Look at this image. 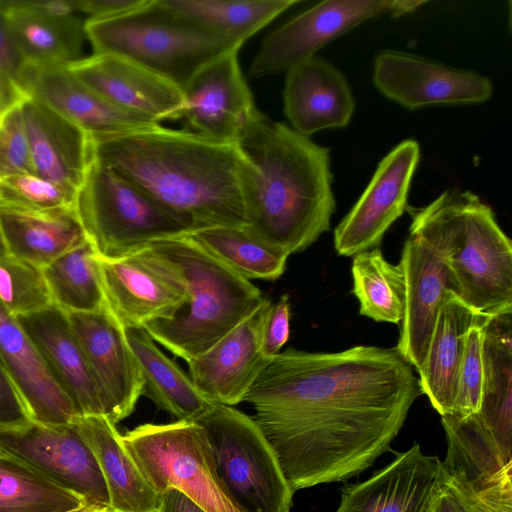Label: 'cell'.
Here are the masks:
<instances>
[{
    "instance_id": "1",
    "label": "cell",
    "mask_w": 512,
    "mask_h": 512,
    "mask_svg": "<svg viewBox=\"0 0 512 512\" xmlns=\"http://www.w3.org/2000/svg\"><path fill=\"white\" fill-rule=\"evenodd\" d=\"M422 394L396 348H289L270 359L244 397L295 493L361 474L390 450Z\"/></svg>"
},
{
    "instance_id": "2",
    "label": "cell",
    "mask_w": 512,
    "mask_h": 512,
    "mask_svg": "<svg viewBox=\"0 0 512 512\" xmlns=\"http://www.w3.org/2000/svg\"><path fill=\"white\" fill-rule=\"evenodd\" d=\"M93 157L175 213L191 233L247 223L246 161L236 142L158 124L93 140Z\"/></svg>"
},
{
    "instance_id": "3",
    "label": "cell",
    "mask_w": 512,
    "mask_h": 512,
    "mask_svg": "<svg viewBox=\"0 0 512 512\" xmlns=\"http://www.w3.org/2000/svg\"><path fill=\"white\" fill-rule=\"evenodd\" d=\"M236 144L246 161L244 227L288 255L304 251L335 210L329 149L260 111Z\"/></svg>"
},
{
    "instance_id": "4",
    "label": "cell",
    "mask_w": 512,
    "mask_h": 512,
    "mask_svg": "<svg viewBox=\"0 0 512 512\" xmlns=\"http://www.w3.org/2000/svg\"><path fill=\"white\" fill-rule=\"evenodd\" d=\"M409 212L410 233L445 258L460 300L484 315L512 312V244L489 205L453 188Z\"/></svg>"
},
{
    "instance_id": "5",
    "label": "cell",
    "mask_w": 512,
    "mask_h": 512,
    "mask_svg": "<svg viewBox=\"0 0 512 512\" xmlns=\"http://www.w3.org/2000/svg\"><path fill=\"white\" fill-rule=\"evenodd\" d=\"M178 273L185 300L169 319L143 326L155 342L186 362L209 350L262 303L261 291L187 235L149 246Z\"/></svg>"
},
{
    "instance_id": "6",
    "label": "cell",
    "mask_w": 512,
    "mask_h": 512,
    "mask_svg": "<svg viewBox=\"0 0 512 512\" xmlns=\"http://www.w3.org/2000/svg\"><path fill=\"white\" fill-rule=\"evenodd\" d=\"M84 28L94 53L126 58L181 90L203 67L243 45L197 24L163 0H146L115 16L88 18Z\"/></svg>"
},
{
    "instance_id": "7",
    "label": "cell",
    "mask_w": 512,
    "mask_h": 512,
    "mask_svg": "<svg viewBox=\"0 0 512 512\" xmlns=\"http://www.w3.org/2000/svg\"><path fill=\"white\" fill-rule=\"evenodd\" d=\"M77 211L88 241L105 259L191 233L180 217L141 187L95 161L79 192Z\"/></svg>"
},
{
    "instance_id": "8",
    "label": "cell",
    "mask_w": 512,
    "mask_h": 512,
    "mask_svg": "<svg viewBox=\"0 0 512 512\" xmlns=\"http://www.w3.org/2000/svg\"><path fill=\"white\" fill-rule=\"evenodd\" d=\"M121 436L140 472L159 496L175 488L206 512H245L222 483L208 438L198 422L147 423Z\"/></svg>"
},
{
    "instance_id": "9",
    "label": "cell",
    "mask_w": 512,
    "mask_h": 512,
    "mask_svg": "<svg viewBox=\"0 0 512 512\" xmlns=\"http://www.w3.org/2000/svg\"><path fill=\"white\" fill-rule=\"evenodd\" d=\"M218 475L245 512H290L294 492L252 417L219 403L199 418Z\"/></svg>"
},
{
    "instance_id": "10",
    "label": "cell",
    "mask_w": 512,
    "mask_h": 512,
    "mask_svg": "<svg viewBox=\"0 0 512 512\" xmlns=\"http://www.w3.org/2000/svg\"><path fill=\"white\" fill-rule=\"evenodd\" d=\"M0 456L23 463L55 484L77 493L89 505L110 509L97 460L72 422L46 425L31 420L22 425L2 426Z\"/></svg>"
},
{
    "instance_id": "11",
    "label": "cell",
    "mask_w": 512,
    "mask_h": 512,
    "mask_svg": "<svg viewBox=\"0 0 512 512\" xmlns=\"http://www.w3.org/2000/svg\"><path fill=\"white\" fill-rule=\"evenodd\" d=\"M98 265L106 307L124 327L169 319L185 300L182 279L150 247Z\"/></svg>"
},
{
    "instance_id": "12",
    "label": "cell",
    "mask_w": 512,
    "mask_h": 512,
    "mask_svg": "<svg viewBox=\"0 0 512 512\" xmlns=\"http://www.w3.org/2000/svg\"><path fill=\"white\" fill-rule=\"evenodd\" d=\"M395 10L396 0L319 2L265 36L249 76L261 78L287 71L362 22L387 13L395 16Z\"/></svg>"
},
{
    "instance_id": "13",
    "label": "cell",
    "mask_w": 512,
    "mask_h": 512,
    "mask_svg": "<svg viewBox=\"0 0 512 512\" xmlns=\"http://www.w3.org/2000/svg\"><path fill=\"white\" fill-rule=\"evenodd\" d=\"M419 159V144L406 139L381 160L362 195L334 231L338 255L355 256L379 246L407 208Z\"/></svg>"
},
{
    "instance_id": "14",
    "label": "cell",
    "mask_w": 512,
    "mask_h": 512,
    "mask_svg": "<svg viewBox=\"0 0 512 512\" xmlns=\"http://www.w3.org/2000/svg\"><path fill=\"white\" fill-rule=\"evenodd\" d=\"M373 82L385 97L410 110L481 103L493 92L491 81L481 74L395 50L376 56Z\"/></svg>"
},
{
    "instance_id": "15",
    "label": "cell",
    "mask_w": 512,
    "mask_h": 512,
    "mask_svg": "<svg viewBox=\"0 0 512 512\" xmlns=\"http://www.w3.org/2000/svg\"><path fill=\"white\" fill-rule=\"evenodd\" d=\"M101 395L105 417L117 424L135 409L143 379L124 326L107 307L66 313Z\"/></svg>"
},
{
    "instance_id": "16",
    "label": "cell",
    "mask_w": 512,
    "mask_h": 512,
    "mask_svg": "<svg viewBox=\"0 0 512 512\" xmlns=\"http://www.w3.org/2000/svg\"><path fill=\"white\" fill-rule=\"evenodd\" d=\"M19 88L77 125L92 140L119 136L160 124L124 110L78 80L65 65L26 62Z\"/></svg>"
},
{
    "instance_id": "17",
    "label": "cell",
    "mask_w": 512,
    "mask_h": 512,
    "mask_svg": "<svg viewBox=\"0 0 512 512\" xmlns=\"http://www.w3.org/2000/svg\"><path fill=\"white\" fill-rule=\"evenodd\" d=\"M399 263L404 271L406 298L396 350L418 370L442 304L450 295L459 298V292L445 258L417 234H409Z\"/></svg>"
},
{
    "instance_id": "18",
    "label": "cell",
    "mask_w": 512,
    "mask_h": 512,
    "mask_svg": "<svg viewBox=\"0 0 512 512\" xmlns=\"http://www.w3.org/2000/svg\"><path fill=\"white\" fill-rule=\"evenodd\" d=\"M273 303L259 307L209 350L187 362L189 377L210 401L233 406L245 395L270 361L262 349L266 322Z\"/></svg>"
},
{
    "instance_id": "19",
    "label": "cell",
    "mask_w": 512,
    "mask_h": 512,
    "mask_svg": "<svg viewBox=\"0 0 512 512\" xmlns=\"http://www.w3.org/2000/svg\"><path fill=\"white\" fill-rule=\"evenodd\" d=\"M238 51L203 67L182 90L180 119L193 132L225 142H236L259 112L243 77Z\"/></svg>"
},
{
    "instance_id": "20",
    "label": "cell",
    "mask_w": 512,
    "mask_h": 512,
    "mask_svg": "<svg viewBox=\"0 0 512 512\" xmlns=\"http://www.w3.org/2000/svg\"><path fill=\"white\" fill-rule=\"evenodd\" d=\"M66 68L86 86L124 110L159 123L181 117L182 90L126 58L94 53Z\"/></svg>"
},
{
    "instance_id": "21",
    "label": "cell",
    "mask_w": 512,
    "mask_h": 512,
    "mask_svg": "<svg viewBox=\"0 0 512 512\" xmlns=\"http://www.w3.org/2000/svg\"><path fill=\"white\" fill-rule=\"evenodd\" d=\"M444 476L442 461L416 443L367 480L345 486L335 512H424Z\"/></svg>"
},
{
    "instance_id": "22",
    "label": "cell",
    "mask_w": 512,
    "mask_h": 512,
    "mask_svg": "<svg viewBox=\"0 0 512 512\" xmlns=\"http://www.w3.org/2000/svg\"><path fill=\"white\" fill-rule=\"evenodd\" d=\"M21 109L34 173L79 194L94 162L92 138L32 97Z\"/></svg>"
},
{
    "instance_id": "23",
    "label": "cell",
    "mask_w": 512,
    "mask_h": 512,
    "mask_svg": "<svg viewBox=\"0 0 512 512\" xmlns=\"http://www.w3.org/2000/svg\"><path fill=\"white\" fill-rule=\"evenodd\" d=\"M16 319L34 342L77 415L105 417L101 395L66 312L52 304Z\"/></svg>"
},
{
    "instance_id": "24",
    "label": "cell",
    "mask_w": 512,
    "mask_h": 512,
    "mask_svg": "<svg viewBox=\"0 0 512 512\" xmlns=\"http://www.w3.org/2000/svg\"><path fill=\"white\" fill-rule=\"evenodd\" d=\"M286 72L284 113L292 129L309 137L348 125L355 102L345 76L335 66L313 56Z\"/></svg>"
},
{
    "instance_id": "25",
    "label": "cell",
    "mask_w": 512,
    "mask_h": 512,
    "mask_svg": "<svg viewBox=\"0 0 512 512\" xmlns=\"http://www.w3.org/2000/svg\"><path fill=\"white\" fill-rule=\"evenodd\" d=\"M0 359L31 420L69 424L75 408L44 362L34 342L0 304Z\"/></svg>"
},
{
    "instance_id": "26",
    "label": "cell",
    "mask_w": 512,
    "mask_h": 512,
    "mask_svg": "<svg viewBox=\"0 0 512 512\" xmlns=\"http://www.w3.org/2000/svg\"><path fill=\"white\" fill-rule=\"evenodd\" d=\"M71 422L97 460L111 512H158L160 496L140 472L115 424L98 415H77Z\"/></svg>"
},
{
    "instance_id": "27",
    "label": "cell",
    "mask_w": 512,
    "mask_h": 512,
    "mask_svg": "<svg viewBox=\"0 0 512 512\" xmlns=\"http://www.w3.org/2000/svg\"><path fill=\"white\" fill-rule=\"evenodd\" d=\"M8 253L41 269L88 241L77 207L32 210L0 203Z\"/></svg>"
},
{
    "instance_id": "28",
    "label": "cell",
    "mask_w": 512,
    "mask_h": 512,
    "mask_svg": "<svg viewBox=\"0 0 512 512\" xmlns=\"http://www.w3.org/2000/svg\"><path fill=\"white\" fill-rule=\"evenodd\" d=\"M483 316L455 295L441 306L426 357L417 370L420 390L440 416L452 414L466 336Z\"/></svg>"
},
{
    "instance_id": "29",
    "label": "cell",
    "mask_w": 512,
    "mask_h": 512,
    "mask_svg": "<svg viewBox=\"0 0 512 512\" xmlns=\"http://www.w3.org/2000/svg\"><path fill=\"white\" fill-rule=\"evenodd\" d=\"M143 379V394L177 420L197 421L214 402L156 345L142 327H124Z\"/></svg>"
},
{
    "instance_id": "30",
    "label": "cell",
    "mask_w": 512,
    "mask_h": 512,
    "mask_svg": "<svg viewBox=\"0 0 512 512\" xmlns=\"http://www.w3.org/2000/svg\"><path fill=\"white\" fill-rule=\"evenodd\" d=\"M482 360L481 402L476 414L499 443L512 451V312L488 318Z\"/></svg>"
},
{
    "instance_id": "31",
    "label": "cell",
    "mask_w": 512,
    "mask_h": 512,
    "mask_svg": "<svg viewBox=\"0 0 512 512\" xmlns=\"http://www.w3.org/2000/svg\"><path fill=\"white\" fill-rule=\"evenodd\" d=\"M0 6L26 62L66 66L82 58L86 33L79 16L52 17L14 0L0 1Z\"/></svg>"
},
{
    "instance_id": "32",
    "label": "cell",
    "mask_w": 512,
    "mask_h": 512,
    "mask_svg": "<svg viewBox=\"0 0 512 512\" xmlns=\"http://www.w3.org/2000/svg\"><path fill=\"white\" fill-rule=\"evenodd\" d=\"M241 277L276 280L289 255L250 233L245 227H214L187 235Z\"/></svg>"
},
{
    "instance_id": "33",
    "label": "cell",
    "mask_w": 512,
    "mask_h": 512,
    "mask_svg": "<svg viewBox=\"0 0 512 512\" xmlns=\"http://www.w3.org/2000/svg\"><path fill=\"white\" fill-rule=\"evenodd\" d=\"M197 24L244 43L297 0H163Z\"/></svg>"
},
{
    "instance_id": "34",
    "label": "cell",
    "mask_w": 512,
    "mask_h": 512,
    "mask_svg": "<svg viewBox=\"0 0 512 512\" xmlns=\"http://www.w3.org/2000/svg\"><path fill=\"white\" fill-rule=\"evenodd\" d=\"M352 276L361 315L378 322L401 323L406 284L400 263H389L381 251L374 248L354 256Z\"/></svg>"
},
{
    "instance_id": "35",
    "label": "cell",
    "mask_w": 512,
    "mask_h": 512,
    "mask_svg": "<svg viewBox=\"0 0 512 512\" xmlns=\"http://www.w3.org/2000/svg\"><path fill=\"white\" fill-rule=\"evenodd\" d=\"M42 270L53 304L64 312H96L106 307L98 256L89 241Z\"/></svg>"
},
{
    "instance_id": "36",
    "label": "cell",
    "mask_w": 512,
    "mask_h": 512,
    "mask_svg": "<svg viewBox=\"0 0 512 512\" xmlns=\"http://www.w3.org/2000/svg\"><path fill=\"white\" fill-rule=\"evenodd\" d=\"M86 501L30 467L0 456V512H67Z\"/></svg>"
},
{
    "instance_id": "37",
    "label": "cell",
    "mask_w": 512,
    "mask_h": 512,
    "mask_svg": "<svg viewBox=\"0 0 512 512\" xmlns=\"http://www.w3.org/2000/svg\"><path fill=\"white\" fill-rule=\"evenodd\" d=\"M0 304L15 318L51 306L43 270L11 254L0 259Z\"/></svg>"
},
{
    "instance_id": "38",
    "label": "cell",
    "mask_w": 512,
    "mask_h": 512,
    "mask_svg": "<svg viewBox=\"0 0 512 512\" xmlns=\"http://www.w3.org/2000/svg\"><path fill=\"white\" fill-rule=\"evenodd\" d=\"M78 193L36 173L0 180V203L32 210L76 208Z\"/></svg>"
},
{
    "instance_id": "39",
    "label": "cell",
    "mask_w": 512,
    "mask_h": 512,
    "mask_svg": "<svg viewBox=\"0 0 512 512\" xmlns=\"http://www.w3.org/2000/svg\"><path fill=\"white\" fill-rule=\"evenodd\" d=\"M490 316H483L468 331L458 372L457 390L452 414L468 416L479 410L483 380V329Z\"/></svg>"
},
{
    "instance_id": "40",
    "label": "cell",
    "mask_w": 512,
    "mask_h": 512,
    "mask_svg": "<svg viewBox=\"0 0 512 512\" xmlns=\"http://www.w3.org/2000/svg\"><path fill=\"white\" fill-rule=\"evenodd\" d=\"M34 173L21 101L0 113V180Z\"/></svg>"
},
{
    "instance_id": "41",
    "label": "cell",
    "mask_w": 512,
    "mask_h": 512,
    "mask_svg": "<svg viewBox=\"0 0 512 512\" xmlns=\"http://www.w3.org/2000/svg\"><path fill=\"white\" fill-rule=\"evenodd\" d=\"M26 63L0 6V113L21 101L19 77Z\"/></svg>"
},
{
    "instance_id": "42",
    "label": "cell",
    "mask_w": 512,
    "mask_h": 512,
    "mask_svg": "<svg viewBox=\"0 0 512 512\" xmlns=\"http://www.w3.org/2000/svg\"><path fill=\"white\" fill-rule=\"evenodd\" d=\"M460 493L470 512H512V472L477 493Z\"/></svg>"
},
{
    "instance_id": "43",
    "label": "cell",
    "mask_w": 512,
    "mask_h": 512,
    "mask_svg": "<svg viewBox=\"0 0 512 512\" xmlns=\"http://www.w3.org/2000/svg\"><path fill=\"white\" fill-rule=\"evenodd\" d=\"M289 333L290 300L288 295H282L273 304L266 322L262 345L264 355L271 359L279 354L289 338Z\"/></svg>"
},
{
    "instance_id": "44",
    "label": "cell",
    "mask_w": 512,
    "mask_h": 512,
    "mask_svg": "<svg viewBox=\"0 0 512 512\" xmlns=\"http://www.w3.org/2000/svg\"><path fill=\"white\" fill-rule=\"evenodd\" d=\"M31 418L0 359V427L26 424Z\"/></svg>"
},
{
    "instance_id": "45",
    "label": "cell",
    "mask_w": 512,
    "mask_h": 512,
    "mask_svg": "<svg viewBox=\"0 0 512 512\" xmlns=\"http://www.w3.org/2000/svg\"><path fill=\"white\" fill-rule=\"evenodd\" d=\"M424 512H470V510L460 491L445 474Z\"/></svg>"
},
{
    "instance_id": "46",
    "label": "cell",
    "mask_w": 512,
    "mask_h": 512,
    "mask_svg": "<svg viewBox=\"0 0 512 512\" xmlns=\"http://www.w3.org/2000/svg\"><path fill=\"white\" fill-rule=\"evenodd\" d=\"M146 0H76L78 13H85L89 18L115 16L136 9Z\"/></svg>"
},
{
    "instance_id": "47",
    "label": "cell",
    "mask_w": 512,
    "mask_h": 512,
    "mask_svg": "<svg viewBox=\"0 0 512 512\" xmlns=\"http://www.w3.org/2000/svg\"><path fill=\"white\" fill-rule=\"evenodd\" d=\"M26 9L52 17H71L77 15L76 0H40L18 1Z\"/></svg>"
},
{
    "instance_id": "48",
    "label": "cell",
    "mask_w": 512,
    "mask_h": 512,
    "mask_svg": "<svg viewBox=\"0 0 512 512\" xmlns=\"http://www.w3.org/2000/svg\"><path fill=\"white\" fill-rule=\"evenodd\" d=\"M158 512H206L178 489L169 488L160 495Z\"/></svg>"
},
{
    "instance_id": "49",
    "label": "cell",
    "mask_w": 512,
    "mask_h": 512,
    "mask_svg": "<svg viewBox=\"0 0 512 512\" xmlns=\"http://www.w3.org/2000/svg\"><path fill=\"white\" fill-rule=\"evenodd\" d=\"M67 512H110V509L105 506L84 504Z\"/></svg>"
},
{
    "instance_id": "50",
    "label": "cell",
    "mask_w": 512,
    "mask_h": 512,
    "mask_svg": "<svg viewBox=\"0 0 512 512\" xmlns=\"http://www.w3.org/2000/svg\"><path fill=\"white\" fill-rule=\"evenodd\" d=\"M8 254H9L8 249H7V246H6L4 237H3V233L1 230V226H0V259H2L3 257H5Z\"/></svg>"
}]
</instances>
